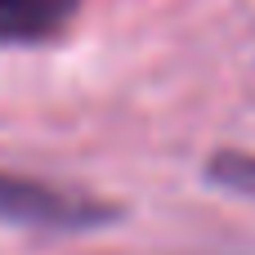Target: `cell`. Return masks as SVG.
I'll return each instance as SVG.
<instances>
[{
  "mask_svg": "<svg viewBox=\"0 0 255 255\" xmlns=\"http://www.w3.org/2000/svg\"><path fill=\"white\" fill-rule=\"evenodd\" d=\"M112 220H117V206L103 197L54 188L45 179L0 170V224L49 229V233H85V229H103Z\"/></svg>",
  "mask_w": 255,
  "mask_h": 255,
  "instance_id": "obj_1",
  "label": "cell"
},
{
  "mask_svg": "<svg viewBox=\"0 0 255 255\" xmlns=\"http://www.w3.org/2000/svg\"><path fill=\"white\" fill-rule=\"evenodd\" d=\"M85 0H0V45H36L58 36Z\"/></svg>",
  "mask_w": 255,
  "mask_h": 255,
  "instance_id": "obj_2",
  "label": "cell"
},
{
  "mask_svg": "<svg viewBox=\"0 0 255 255\" xmlns=\"http://www.w3.org/2000/svg\"><path fill=\"white\" fill-rule=\"evenodd\" d=\"M206 179L211 188L220 193H233V197H247L255 202V152H238V148H224L206 161Z\"/></svg>",
  "mask_w": 255,
  "mask_h": 255,
  "instance_id": "obj_3",
  "label": "cell"
}]
</instances>
